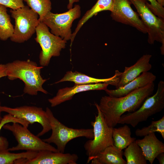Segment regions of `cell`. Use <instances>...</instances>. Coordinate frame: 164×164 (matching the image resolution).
<instances>
[{"mask_svg":"<svg viewBox=\"0 0 164 164\" xmlns=\"http://www.w3.org/2000/svg\"><path fill=\"white\" fill-rule=\"evenodd\" d=\"M2 112L7 113L15 117L24 120L30 124L35 122L40 124L43 129L37 135L41 136L51 130L50 123L46 111L43 108L33 106H23L12 108L5 106H1Z\"/></svg>","mask_w":164,"mask_h":164,"instance_id":"11","label":"cell"},{"mask_svg":"<svg viewBox=\"0 0 164 164\" xmlns=\"http://www.w3.org/2000/svg\"><path fill=\"white\" fill-rule=\"evenodd\" d=\"M150 2L149 6L153 13L157 16L164 19V8L156 0H146Z\"/></svg>","mask_w":164,"mask_h":164,"instance_id":"28","label":"cell"},{"mask_svg":"<svg viewBox=\"0 0 164 164\" xmlns=\"http://www.w3.org/2000/svg\"><path fill=\"white\" fill-rule=\"evenodd\" d=\"M152 56L150 54L144 55L133 65L125 67L124 72L116 70L115 79L110 85L115 86L116 89L122 87L142 73L149 71L152 68V65L149 63Z\"/></svg>","mask_w":164,"mask_h":164,"instance_id":"13","label":"cell"},{"mask_svg":"<svg viewBox=\"0 0 164 164\" xmlns=\"http://www.w3.org/2000/svg\"><path fill=\"white\" fill-rule=\"evenodd\" d=\"M123 152L114 145L106 148L96 156L88 159L92 164H126L123 158Z\"/></svg>","mask_w":164,"mask_h":164,"instance_id":"18","label":"cell"},{"mask_svg":"<svg viewBox=\"0 0 164 164\" xmlns=\"http://www.w3.org/2000/svg\"><path fill=\"white\" fill-rule=\"evenodd\" d=\"M97 114L91 124L93 127L94 136L85 143L84 147L88 159L94 156L108 146L114 145L112 138L113 127L109 126L106 122L99 107L95 103Z\"/></svg>","mask_w":164,"mask_h":164,"instance_id":"5","label":"cell"},{"mask_svg":"<svg viewBox=\"0 0 164 164\" xmlns=\"http://www.w3.org/2000/svg\"><path fill=\"white\" fill-rule=\"evenodd\" d=\"M38 152L26 151L19 153H11L7 150L0 151V164H13L17 159L25 158L30 159L34 158Z\"/></svg>","mask_w":164,"mask_h":164,"instance_id":"24","label":"cell"},{"mask_svg":"<svg viewBox=\"0 0 164 164\" xmlns=\"http://www.w3.org/2000/svg\"><path fill=\"white\" fill-rule=\"evenodd\" d=\"M28 6L39 16V21L41 22L46 15L51 11V0H24Z\"/></svg>","mask_w":164,"mask_h":164,"instance_id":"25","label":"cell"},{"mask_svg":"<svg viewBox=\"0 0 164 164\" xmlns=\"http://www.w3.org/2000/svg\"><path fill=\"white\" fill-rule=\"evenodd\" d=\"M135 140L126 148L123 152L126 164H147L142 150Z\"/></svg>","mask_w":164,"mask_h":164,"instance_id":"22","label":"cell"},{"mask_svg":"<svg viewBox=\"0 0 164 164\" xmlns=\"http://www.w3.org/2000/svg\"><path fill=\"white\" fill-rule=\"evenodd\" d=\"M115 74L110 78L104 79L95 78L89 76L77 71L73 72L69 71L66 72L63 77L55 84L69 81L73 82L77 84H85L100 83H105L108 84V83L114 79Z\"/></svg>","mask_w":164,"mask_h":164,"instance_id":"20","label":"cell"},{"mask_svg":"<svg viewBox=\"0 0 164 164\" xmlns=\"http://www.w3.org/2000/svg\"><path fill=\"white\" fill-rule=\"evenodd\" d=\"M157 132L159 133L164 139V116L159 120L152 121L147 127L137 129L135 134L138 137H144L150 133Z\"/></svg>","mask_w":164,"mask_h":164,"instance_id":"26","label":"cell"},{"mask_svg":"<svg viewBox=\"0 0 164 164\" xmlns=\"http://www.w3.org/2000/svg\"><path fill=\"white\" fill-rule=\"evenodd\" d=\"M108 85L105 83L85 84H75L73 87L59 89L56 95L49 99L48 101L51 107H53L71 100L75 94L78 93L90 90H105L107 89Z\"/></svg>","mask_w":164,"mask_h":164,"instance_id":"15","label":"cell"},{"mask_svg":"<svg viewBox=\"0 0 164 164\" xmlns=\"http://www.w3.org/2000/svg\"><path fill=\"white\" fill-rule=\"evenodd\" d=\"M79 0H69V3L67 5V9L69 10L73 8V5L75 2H78Z\"/></svg>","mask_w":164,"mask_h":164,"instance_id":"32","label":"cell"},{"mask_svg":"<svg viewBox=\"0 0 164 164\" xmlns=\"http://www.w3.org/2000/svg\"><path fill=\"white\" fill-rule=\"evenodd\" d=\"M162 6H164V0H156Z\"/></svg>","mask_w":164,"mask_h":164,"instance_id":"33","label":"cell"},{"mask_svg":"<svg viewBox=\"0 0 164 164\" xmlns=\"http://www.w3.org/2000/svg\"><path fill=\"white\" fill-rule=\"evenodd\" d=\"M81 7L79 5L67 11L61 13H54L50 11L42 21L50 29V32L67 41L70 40L72 33L71 27L74 21L81 16Z\"/></svg>","mask_w":164,"mask_h":164,"instance_id":"10","label":"cell"},{"mask_svg":"<svg viewBox=\"0 0 164 164\" xmlns=\"http://www.w3.org/2000/svg\"><path fill=\"white\" fill-rule=\"evenodd\" d=\"M146 27L148 35L147 41L150 44L155 41L161 43V53L164 55V19L156 15L149 6L146 0H130Z\"/></svg>","mask_w":164,"mask_h":164,"instance_id":"7","label":"cell"},{"mask_svg":"<svg viewBox=\"0 0 164 164\" xmlns=\"http://www.w3.org/2000/svg\"><path fill=\"white\" fill-rule=\"evenodd\" d=\"M5 65L8 79L11 80L19 79L24 82L25 93L31 95H36L38 92L48 94L43 87L47 80L41 75L43 67L39 66L36 62L29 60H15Z\"/></svg>","mask_w":164,"mask_h":164,"instance_id":"2","label":"cell"},{"mask_svg":"<svg viewBox=\"0 0 164 164\" xmlns=\"http://www.w3.org/2000/svg\"><path fill=\"white\" fill-rule=\"evenodd\" d=\"M164 152L159 154L156 157L160 164H164Z\"/></svg>","mask_w":164,"mask_h":164,"instance_id":"31","label":"cell"},{"mask_svg":"<svg viewBox=\"0 0 164 164\" xmlns=\"http://www.w3.org/2000/svg\"><path fill=\"white\" fill-rule=\"evenodd\" d=\"M130 0H113L111 16L115 21L134 27L143 33L147 29L137 12L132 8Z\"/></svg>","mask_w":164,"mask_h":164,"instance_id":"12","label":"cell"},{"mask_svg":"<svg viewBox=\"0 0 164 164\" xmlns=\"http://www.w3.org/2000/svg\"><path fill=\"white\" fill-rule=\"evenodd\" d=\"M78 159V155L75 154L42 150L38 152L32 159H19L15 161V164H76Z\"/></svg>","mask_w":164,"mask_h":164,"instance_id":"14","label":"cell"},{"mask_svg":"<svg viewBox=\"0 0 164 164\" xmlns=\"http://www.w3.org/2000/svg\"><path fill=\"white\" fill-rule=\"evenodd\" d=\"M35 39L41 48L39 63L43 67L47 66L52 57L58 56L62 49L65 48L67 41L51 33L48 27L39 22L36 29Z\"/></svg>","mask_w":164,"mask_h":164,"instance_id":"8","label":"cell"},{"mask_svg":"<svg viewBox=\"0 0 164 164\" xmlns=\"http://www.w3.org/2000/svg\"><path fill=\"white\" fill-rule=\"evenodd\" d=\"M0 4L12 9H16L24 5L23 0H0Z\"/></svg>","mask_w":164,"mask_h":164,"instance_id":"29","label":"cell"},{"mask_svg":"<svg viewBox=\"0 0 164 164\" xmlns=\"http://www.w3.org/2000/svg\"><path fill=\"white\" fill-rule=\"evenodd\" d=\"M7 7L0 4V39L6 41L12 36L14 27L11 22Z\"/></svg>","mask_w":164,"mask_h":164,"instance_id":"23","label":"cell"},{"mask_svg":"<svg viewBox=\"0 0 164 164\" xmlns=\"http://www.w3.org/2000/svg\"><path fill=\"white\" fill-rule=\"evenodd\" d=\"M3 128L11 132L18 142L16 146L9 148L8 150L9 151L25 150L34 152L42 150L59 152L50 144L45 142L31 133L28 128L18 123L13 122L12 125L7 123Z\"/></svg>","mask_w":164,"mask_h":164,"instance_id":"9","label":"cell"},{"mask_svg":"<svg viewBox=\"0 0 164 164\" xmlns=\"http://www.w3.org/2000/svg\"><path fill=\"white\" fill-rule=\"evenodd\" d=\"M46 111L49 119L52 132L50 137L42 140L49 144H55L59 152H64L67 144L75 138L85 137L89 139L93 138V128L74 129L69 128L56 119L49 108H46Z\"/></svg>","mask_w":164,"mask_h":164,"instance_id":"3","label":"cell"},{"mask_svg":"<svg viewBox=\"0 0 164 164\" xmlns=\"http://www.w3.org/2000/svg\"><path fill=\"white\" fill-rule=\"evenodd\" d=\"M156 79V76L152 73L148 71L144 72L122 87L114 90L106 89L104 90L110 97H122L154 82Z\"/></svg>","mask_w":164,"mask_h":164,"instance_id":"16","label":"cell"},{"mask_svg":"<svg viewBox=\"0 0 164 164\" xmlns=\"http://www.w3.org/2000/svg\"><path fill=\"white\" fill-rule=\"evenodd\" d=\"M113 0H97L94 5L87 10L79 21L74 32L72 33L70 39L71 46L75 38L83 25L88 20L98 12L104 11H111L112 9Z\"/></svg>","mask_w":164,"mask_h":164,"instance_id":"19","label":"cell"},{"mask_svg":"<svg viewBox=\"0 0 164 164\" xmlns=\"http://www.w3.org/2000/svg\"><path fill=\"white\" fill-rule=\"evenodd\" d=\"M141 148L145 159L152 164L156 156L164 152V144L156 137L155 133H150L141 139L136 140Z\"/></svg>","mask_w":164,"mask_h":164,"instance_id":"17","label":"cell"},{"mask_svg":"<svg viewBox=\"0 0 164 164\" xmlns=\"http://www.w3.org/2000/svg\"><path fill=\"white\" fill-rule=\"evenodd\" d=\"M11 17L14 19L15 25L12 36L13 42L22 43L28 40L36 32L38 25L39 16L28 6L16 9H11Z\"/></svg>","mask_w":164,"mask_h":164,"instance_id":"6","label":"cell"},{"mask_svg":"<svg viewBox=\"0 0 164 164\" xmlns=\"http://www.w3.org/2000/svg\"><path fill=\"white\" fill-rule=\"evenodd\" d=\"M10 122L18 123L28 128L29 123L24 120L14 117L8 114L3 116L0 123V131L3 126L7 123ZM9 143L7 139L0 136V151L7 150L9 148Z\"/></svg>","mask_w":164,"mask_h":164,"instance_id":"27","label":"cell"},{"mask_svg":"<svg viewBox=\"0 0 164 164\" xmlns=\"http://www.w3.org/2000/svg\"><path fill=\"white\" fill-rule=\"evenodd\" d=\"M164 108V82L160 81L156 93L148 97L135 111L123 114L118 124H127L135 127L152 115L161 111Z\"/></svg>","mask_w":164,"mask_h":164,"instance_id":"4","label":"cell"},{"mask_svg":"<svg viewBox=\"0 0 164 164\" xmlns=\"http://www.w3.org/2000/svg\"><path fill=\"white\" fill-rule=\"evenodd\" d=\"M154 89L153 82L123 97H102L98 106L108 125L114 127L122 115L127 112H132L138 109L152 94Z\"/></svg>","mask_w":164,"mask_h":164,"instance_id":"1","label":"cell"},{"mask_svg":"<svg viewBox=\"0 0 164 164\" xmlns=\"http://www.w3.org/2000/svg\"><path fill=\"white\" fill-rule=\"evenodd\" d=\"M131 133L130 128L126 125L118 128L113 127L112 136L114 145L121 150L125 149L136 140L131 137Z\"/></svg>","mask_w":164,"mask_h":164,"instance_id":"21","label":"cell"},{"mask_svg":"<svg viewBox=\"0 0 164 164\" xmlns=\"http://www.w3.org/2000/svg\"><path fill=\"white\" fill-rule=\"evenodd\" d=\"M1 106V102L0 101V107ZM2 111H1V109H0V123L1 122L2 120V116H1V112H2Z\"/></svg>","mask_w":164,"mask_h":164,"instance_id":"34","label":"cell"},{"mask_svg":"<svg viewBox=\"0 0 164 164\" xmlns=\"http://www.w3.org/2000/svg\"><path fill=\"white\" fill-rule=\"evenodd\" d=\"M7 76V69L5 64L0 63V79Z\"/></svg>","mask_w":164,"mask_h":164,"instance_id":"30","label":"cell"}]
</instances>
